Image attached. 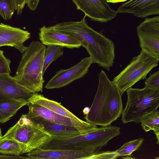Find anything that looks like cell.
I'll return each mask as SVG.
<instances>
[{
  "mask_svg": "<svg viewBox=\"0 0 159 159\" xmlns=\"http://www.w3.org/2000/svg\"><path fill=\"white\" fill-rule=\"evenodd\" d=\"M15 10L14 0H0V15L4 20L10 19Z\"/></svg>",
  "mask_w": 159,
  "mask_h": 159,
  "instance_id": "24",
  "label": "cell"
},
{
  "mask_svg": "<svg viewBox=\"0 0 159 159\" xmlns=\"http://www.w3.org/2000/svg\"><path fill=\"white\" fill-rule=\"evenodd\" d=\"M2 131L1 130V129L0 128V137H2Z\"/></svg>",
  "mask_w": 159,
  "mask_h": 159,
  "instance_id": "33",
  "label": "cell"
},
{
  "mask_svg": "<svg viewBox=\"0 0 159 159\" xmlns=\"http://www.w3.org/2000/svg\"><path fill=\"white\" fill-rule=\"evenodd\" d=\"M90 110V108L88 107H85L83 110V112L84 115H86L88 114Z\"/></svg>",
  "mask_w": 159,
  "mask_h": 159,
  "instance_id": "31",
  "label": "cell"
},
{
  "mask_svg": "<svg viewBox=\"0 0 159 159\" xmlns=\"http://www.w3.org/2000/svg\"><path fill=\"white\" fill-rule=\"evenodd\" d=\"M45 46L39 41H33L22 55L13 77L20 85L34 93L43 91L45 81L43 75Z\"/></svg>",
  "mask_w": 159,
  "mask_h": 159,
  "instance_id": "3",
  "label": "cell"
},
{
  "mask_svg": "<svg viewBox=\"0 0 159 159\" xmlns=\"http://www.w3.org/2000/svg\"><path fill=\"white\" fill-rule=\"evenodd\" d=\"M30 34L28 31L0 23V39L4 46L14 47L21 53L27 48L24 43L30 38Z\"/></svg>",
  "mask_w": 159,
  "mask_h": 159,
  "instance_id": "16",
  "label": "cell"
},
{
  "mask_svg": "<svg viewBox=\"0 0 159 159\" xmlns=\"http://www.w3.org/2000/svg\"><path fill=\"white\" fill-rule=\"evenodd\" d=\"M92 63L90 57H87L70 68L57 71L46 85L45 88L47 89L59 88L83 77L88 72L89 68Z\"/></svg>",
  "mask_w": 159,
  "mask_h": 159,
  "instance_id": "10",
  "label": "cell"
},
{
  "mask_svg": "<svg viewBox=\"0 0 159 159\" xmlns=\"http://www.w3.org/2000/svg\"><path fill=\"white\" fill-rule=\"evenodd\" d=\"M11 61L6 58L3 50L0 49V73L9 74L11 73Z\"/></svg>",
  "mask_w": 159,
  "mask_h": 159,
  "instance_id": "26",
  "label": "cell"
},
{
  "mask_svg": "<svg viewBox=\"0 0 159 159\" xmlns=\"http://www.w3.org/2000/svg\"><path fill=\"white\" fill-rule=\"evenodd\" d=\"M159 59L141 50L130 63L111 81L122 96L128 89L141 80L146 79L148 74L158 65Z\"/></svg>",
  "mask_w": 159,
  "mask_h": 159,
  "instance_id": "7",
  "label": "cell"
},
{
  "mask_svg": "<svg viewBox=\"0 0 159 159\" xmlns=\"http://www.w3.org/2000/svg\"><path fill=\"white\" fill-rule=\"evenodd\" d=\"M77 10L82 11L85 16L91 20L107 22L114 18L116 11L112 9L106 0H72Z\"/></svg>",
  "mask_w": 159,
  "mask_h": 159,
  "instance_id": "9",
  "label": "cell"
},
{
  "mask_svg": "<svg viewBox=\"0 0 159 159\" xmlns=\"http://www.w3.org/2000/svg\"><path fill=\"white\" fill-rule=\"evenodd\" d=\"M141 126L146 132L153 131L159 144V112L157 109L143 117L141 120Z\"/></svg>",
  "mask_w": 159,
  "mask_h": 159,
  "instance_id": "21",
  "label": "cell"
},
{
  "mask_svg": "<svg viewBox=\"0 0 159 159\" xmlns=\"http://www.w3.org/2000/svg\"><path fill=\"white\" fill-rule=\"evenodd\" d=\"M93 155L87 151L39 148L27 153L26 155L28 159H86Z\"/></svg>",
  "mask_w": 159,
  "mask_h": 159,
  "instance_id": "15",
  "label": "cell"
},
{
  "mask_svg": "<svg viewBox=\"0 0 159 159\" xmlns=\"http://www.w3.org/2000/svg\"><path fill=\"white\" fill-rule=\"evenodd\" d=\"M4 46L3 43L2 42L0 39V47Z\"/></svg>",
  "mask_w": 159,
  "mask_h": 159,
  "instance_id": "32",
  "label": "cell"
},
{
  "mask_svg": "<svg viewBox=\"0 0 159 159\" xmlns=\"http://www.w3.org/2000/svg\"><path fill=\"white\" fill-rule=\"evenodd\" d=\"M144 83L146 87L153 89H159V70L150 75Z\"/></svg>",
  "mask_w": 159,
  "mask_h": 159,
  "instance_id": "25",
  "label": "cell"
},
{
  "mask_svg": "<svg viewBox=\"0 0 159 159\" xmlns=\"http://www.w3.org/2000/svg\"><path fill=\"white\" fill-rule=\"evenodd\" d=\"M39 40L44 45H54L72 48L81 46L80 42L73 35L54 28L53 26H43L39 29Z\"/></svg>",
  "mask_w": 159,
  "mask_h": 159,
  "instance_id": "12",
  "label": "cell"
},
{
  "mask_svg": "<svg viewBox=\"0 0 159 159\" xmlns=\"http://www.w3.org/2000/svg\"><path fill=\"white\" fill-rule=\"evenodd\" d=\"M53 138L27 114H23L10 128L2 139L16 140L26 146L24 153L41 148Z\"/></svg>",
  "mask_w": 159,
  "mask_h": 159,
  "instance_id": "6",
  "label": "cell"
},
{
  "mask_svg": "<svg viewBox=\"0 0 159 159\" xmlns=\"http://www.w3.org/2000/svg\"><path fill=\"white\" fill-rule=\"evenodd\" d=\"M34 93L18 83L9 74L0 73V101L26 100Z\"/></svg>",
  "mask_w": 159,
  "mask_h": 159,
  "instance_id": "13",
  "label": "cell"
},
{
  "mask_svg": "<svg viewBox=\"0 0 159 159\" xmlns=\"http://www.w3.org/2000/svg\"><path fill=\"white\" fill-rule=\"evenodd\" d=\"M118 13H126L144 18L159 14V0H130L118 7Z\"/></svg>",
  "mask_w": 159,
  "mask_h": 159,
  "instance_id": "17",
  "label": "cell"
},
{
  "mask_svg": "<svg viewBox=\"0 0 159 159\" xmlns=\"http://www.w3.org/2000/svg\"><path fill=\"white\" fill-rule=\"evenodd\" d=\"M98 77L96 93L89 112L84 118L97 126H108L121 114L122 96L104 71L101 70Z\"/></svg>",
  "mask_w": 159,
  "mask_h": 159,
  "instance_id": "2",
  "label": "cell"
},
{
  "mask_svg": "<svg viewBox=\"0 0 159 159\" xmlns=\"http://www.w3.org/2000/svg\"><path fill=\"white\" fill-rule=\"evenodd\" d=\"M1 137H0V142L1 141Z\"/></svg>",
  "mask_w": 159,
  "mask_h": 159,
  "instance_id": "34",
  "label": "cell"
},
{
  "mask_svg": "<svg viewBox=\"0 0 159 159\" xmlns=\"http://www.w3.org/2000/svg\"><path fill=\"white\" fill-rule=\"evenodd\" d=\"M111 139L109 129L106 126H102L72 137L60 140L52 139L42 148L87 151L93 155L99 152Z\"/></svg>",
  "mask_w": 159,
  "mask_h": 159,
  "instance_id": "5",
  "label": "cell"
},
{
  "mask_svg": "<svg viewBox=\"0 0 159 159\" xmlns=\"http://www.w3.org/2000/svg\"><path fill=\"white\" fill-rule=\"evenodd\" d=\"M144 139L141 138L124 143L119 149L113 151H106L107 159H115L118 157L129 156L137 150L142 144Z\"/></svg>",
  "mask_w": 159,
  "mask_h": 159,
  "instance_id": "20",
  "label": "cell"
},
{
  "mask_svg": "<svg viewBox=\"0 0 159 159\" xmlns=\"http://www.w3.org/2000/svg\"><path fill=\"white\" fill-rule=\"evenodd\" d=\"M107 2H111L112 3H116L119 2H124L127 0H106Z\"/></svg>",
  "mask_w": 159,
  "mask_h": 159,
  "instance_id": "30",
  "label": "cell"
},
{
  "mask_svg": "<svg viewBox=\"0 0 159 159\" xmlns=\"http://www.w3.org/2000/svg\"><path fill=\"white\" fill-rule=\"evenodd\" d=\"M85 16L80 21L64 22L53 26L75 37L90 55L93 63L109 71L115 58V45L110 39L89 27Z\"/></svg>",
  "mask_w": 159,
  "mask_h": 159,
  "instance_id": "1",
  "label": "cell"
},
{
  "mask_svg": "<svg viewBox=\"0 0 159 159\" xmlns=\"http://www.w3.org/2000/svg\"><path fill=\"white\" fill-rule=\"evenodd\" d=\"M15 6V10L18 15L21 14L25 4L26 0H14Z\"/></svg>",
  "mask_w": 159,
  "mask_h": 159,
  "instance_id": "27",
  "label": "cell"
},
{
  "mask_svg": "<svg viewBox=\"0 0 159 159\" xmlns=\"http://www.w3.org/2000/svg\"><path fill=\"white\" fill-rule=\"evenodd\" d=\"M26 146L16 140L2 139L0 142V153L19 156L24 154Z\"/></svg>",
  "mask_w": 159,
  "mask_h": 159,
  "instance_id": "22",
  "label": "cell"
},
{
  "mask_svg": "<svg viewBox=\"0 0 159 159\" xmlns=\"http://www.w3.org/2000/svg\"><path fill=\"white\" fill-rule=\"evenodd\" d=\"M27 102L41 106L60 115L78 120H81L60 103L49 99L42 94L34 93L28 99Z\"/></svg>",
  "mask_w": 159,
  "mask_h": 159,
  "instance_id": "18",
  "label": "cell"
},
{
  "mask_svg": "<svg viewBox=\"0 0 159 159\" xmlns=\"http://www.w3.org/2000/svg\"><path fill=\"white\" fill-rule=\"evenodd\" d=\"M40 0H26V4L30 10H35L38 5Z\"/></svg>",
  "mask_w": 159,
  "mask_h": 159,
  "instance_id": "28",
  "label": "cell"
},
{
  "mask_svg": "<svg viewBox=\"0 0 159 159\" xmlns=\"http://www.w3.org/2000/svg\"><path fill=\"white\" fill-rule=\"evenodd\" d=\"M63 47L59 46L49 45H48L45 50L43 75L49 65L57 58L62 57L63 54Z\"/></svg>",
  "mask_w": 159,
  "mask_h": 159,
  "instance_id": "23",
  "label": "cell"
},
{
  "mask_svg": "<svg viewBox=\"0 0 159 159\" xmlns=\"http://www.w3.org/2000/svg\"><path fill=\"white\" fill-rule=\"evenodd\" d=\"M31 118L54 139H66L93 130L55 123L38 117Z\"/></svg>",
  "mask_w": 159,
  "mask_h": 159,
  "instance_id": "14",
  "label": "cell"
},
{
  "mask_svg": "<svg viewBox=\"0 0 159 159\" xmlns=\"http://www.w3.org/2000/svg\"><path fill=\"white\" fill-rule=\"evenodd\" d=\"M0 159H27V157L19 156H11L6 155H0Z\"/></svg>",
  "mask_w": 159,
  "mask_h": 159,
  "instance_id": "29",
  "label": "cell"
},
{
  "mask_svg": "<svg viewBox=\"0 0 159 159\" xmlns=\"http://www.w3.org/2000/svg\"><path fill=\"white\" fill-rule=\"evenodd\" d=\"M27 105L29 111L26 114L30 117L41 118L52 122L77 127L91 130H94L98 127L91 123L78 120L58 115L40 105L33 104L27 102Z\"/></svg>",
  "mask_w": 159,
  "mask_h": 159,
  "instance_id": "11",
  "label": "cell"
},
{
  "mask_svg": "<svg viewBox=\"0 0 159 159\" xmlns=\"http://www.w3.org/2000/svg\"><path fill=\"white\" fill-rule=\"evenodd\" d=\"M141 50L159 59V17L146 18L137 27Z\"/></svg>",
  "mask_w": 159,
  "mask_h": 159,
  "instance_id": "8",
  "label": "cell"
},
{
  "mask_svg": "<svg viewBox=\"0 0 159 159\" xmlns=\"http://www.w3.org/2000/svg\"><path fill=\"white\" fill-rule=\"evenodd\" d=\"M26 100L10 99L0 101V123L10 120L21 107L27 105Z\"/></svg>",
  "mask_w": 159,
  "mask_h": 159,
  "instance_id": "19",
  "label": "cell"
},
{
  "mask_svg": "<svg viewBox=\"0 0 159 159\" xmlns=\"http://www.w3.org/2000/svg\"><path fill=\"white\" fill-rule=\"evenodd\" d=\"M126 91L127 101L121 114L124 124L130 122L138 124L143 117L159 107V89L145 86L142 89L130 88Z\"/></svg>",
  "mask_w": 159,
  "mask_h": 159,
  "instance_id": "4",
  "label": "cell"
}]
</instances>
